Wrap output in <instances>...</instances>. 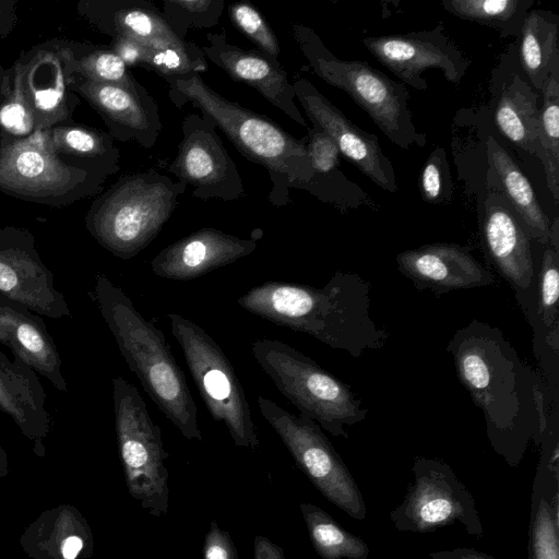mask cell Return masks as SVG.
Masks as SVG:
<instances>
[{
    "instance_id": "8d00e7d4",
    "label": "cell",
    "mask_w": 559,
    "mask_h": 559,
    "mask_svg": "<svg viewBox=\"0 0 559 559\" xmlns=\"http://www.w3.org/2000/svg\"><path fill=\"white\" fill-rule=\"evenodd\" d=\"M144 68L154 71L163 79L202 73L209 69L202 49L192 41L180 47L148 50Z\"/></svg>"
},
{
    "instance_id": "7c38bea8",
    "label": "cell",
    "mask_w": 559,
    "mask_h": 559,
    "mask_svg": "<svg viewBox=\"0 0 559 559\" xmlns=\"http://www.w3.org/2000/svg\"><path fill=\"white\" fill-rule=\"evenodd\" d=\"M412 473L413 481L402 503L390 512L397 531L427 533L459 522L469 535L483 537L474 498L450 465L416 456Z\"/></svg>"
},
{
    "instance_id": "ab89813d",
    "label": "cell",
    "mask_w": 559,
    "mask_h": 559,
    "mask_svg": "<svg viewBox=\"0 0 559 559\" xmlns=\"http://www.w3.org/2000/svg\"><path fill=\"white\" fill-rule=\"evenodd\" d=\"M203 559H238L237 550L231 536L222 530L215 521L210 524L204 538Z\"/></svg>"
},
{
    "instance_id": "8fae6325",
    "label": "cell",
    "mask_w": 559,
    "mask_h": 559,
    "mask_svg": "<svg viewBox=\"0 0 559 559\" xmlns=\"http://www.w3.org/2000/svg\"><path fill=\"white\" fill-rule=\"evenodd\" d=\"M258 406L289 451L298 467L331 503L355 520H365L367 508L350 472L321 427L306 415L293 414L259 395Z\"/></svg>"
},
{
    "instance_id": "ee69618b",
    "label": "cell",
    "mask_w": 559,
    "mask_h": 559,
    "mask_svg": "<svg viewBox=\"0 0 559 559\" xmlns=\"http://www.w3.org/2000/svg\"><path fill=\"white\" fill-rule=\"evenodd\" d=\"M14 2L0 1V35H7L12 31L16 22Z\"/></svg>"
},
{
    "instance_id": "5bb4252c",
    "label": "cell",
    "mask_w": 559,
    "mask_h": 559,
    "mask_svg": "<svg viewBox=\"0 0 559 559\" xmlns=\"http://www.w3.org/2000/svg\"><path fill=\"white\" fill-rule=\"evenodd\" d=\"M181 131L182 139L169 171L192 187L194 198L236 201L243 197L240 173L211 119L190 112L182 120Z\"/></svg>"
},
{
    "instance_id": "ac0fdd59",
    "label": "cell",
    "mask_w": 559,
    "mask_h": 559,
    "mask_svg": "<svg viewBox=\"0 0 559 559\" xmlns=\"http://www.w3.org/2000/svg\"><path fill=\"white\" fill-rule=\"evenodd\" d=\"M293 88L311 124L325 132L347 160L381 189L391 193L397 191L394 167L382 152L376 134L347 119L307 79H296Z\"/></svg>"
},
{
    "instance_id": "4dcf8cb0",
    "label": "cell",
    "mask_w": 559,
    "mask_h": 559,
    "mask_svg": "<svg viewBox=\"0 0 559 559\" xmlns=\"http://www.w3.org/2000/svg\"><path fill=\"white\" fill-rule=\"evenodd\" d=\"M443 9L465 21L495 28L502 37H520L534 0H441Z\"/></svg>"
},
{
    "instance_id": "7dc6e473",
    "label": "cell",
    "mask_w": 559,
    "mask_h": 559,
    "mask_svg": "<svg viewBox=\"0 0 559 559\" xmlns=\"http://www.w3.org/2000/svg\"><path fill=\"white\" fill-rule=\"evenodd\" d=\"M4 454H3V451L0 449V461H2Z\"/></svg>"
},
{
    "instance_id": "9c48e42d",
    "label": "cell",
    "mask_w": 559,
    "mask_h": 559,
    "mask_svg": "<svg viewBox=\"0 0 559 559\" xmlns=\"http://www.w3.org/2000/svg\"><path fill=\"white\" fill-rule=\"evenodd\" d=\"M115 426L129 492L151 515L168 512L169 473L162 430L138 389L122 377L112 379Z\"/></svg>"
},
{
    "instance_id": "3957f363",
    "label": "cell",
    "mask_w": 559,
    "mask_h": 559,
    "mask_svg": "<svg viewBox=\"0 0 559 559\" xmlns=\"http://www.w3.org/2000/svg\"><path fill=\"white\" fill-rule=\"evenodd\" d=\"M164 80L168 84V97L177 108L191 103L224 132L246 159L267 171L272 183L267 200L274 206L286 205L288 190L298 189L313 177L306 139H296L270 118L228 100L199 73Z\"/></svg>"
},
{
    "instance_id": "8992f818",
    "label": "cell",
    "mask_w": 559,
    "mask_h": 559,
    "mask_svg": "<svg viewBox=\"0 0 559 559\" xmlns=\"http://www.w3.org/2000/svg\"><path fill=\"white\" fill-rule=\"evenodd\" d=\"M292 35L312 72L328 84L346 92L386 138L401 148L424 147L409 107V92L403 83L361 60H342L309 26L292 25Z\"/></svg>"
},
{
    "instance_id": "d6a6232c",
    "label": "cell",
    "mask_w": 559,
    "mask_h": 559,
    "mask_svg": "<svg viewBox=\"0 0 559 559\" xmlns=\"http://www.w3.org/2000/svg\"><path fill=\"white\" fill-rule=\"evenodd\" d=\"M539 107L538 158L544 166L547 187L556 203L559 202V62L546 79Z\"/></svg>"
},
{
    "instance_id": "30bf717a",
    "label": "cell",
    "mask_w": 559,
    "mask_h": 559,
    "mask_svg": "<svg viewBox=\"0 0 559 559\" xmlns=\"http://www.w3.org/2000/svg\"><path fill=\"white\" fill-rule=\"evenodd\" d=\"M166 317L212 418L226 426L237 447H259L243 386L223 349L210 334L190 319L177 313H168Z\"/></svg>"
},
{
    "instance_id": "bcb514c9",
    "label": "cell",
    "mask_w": 559,
    "mask_h": 559,
    "mask_svg": "<svg viewBox=\"0 0 559 559\" xmlns=\"http://www.w3.org/2000/svg\"><path fill=\"white\" fill-rule=\"evenodd\" d=\"M4 73H5V69L0 64V81L3 78Z\"/></svg>"
},
{
    "instance_id": "60d3db41",
    "label": "cell",
    "mask_w": 559,
    "mask_h": 559,
    "mask_svg": "<svg viewBox=\"0 0 559 559\" xmlns=\"http://www.w3.org/2000/svg\"><path fill=\"white\" fill-rule=\"evenodd\" d=\"M110 49L129 67H143L148 49L138 40L122 34L114 35Z\"/></svg>"
},
{
    "instance_id": "5b68a950",
    "label": "cell",
    "mask_w": 559,
    "mask_h": 559,
    "mask_svg": "<svg viewBox=\"0 0 559 559\" xmlns=\"http://www.w3.org/2000/svg\"><path fill=\"white\" fill-rule=\"evenodd\" d=\"M186 189L153 168L124 175L92 201L85 226L104 249L129 260L156 238Z\"/></svg>"
},
{
    "instance_id": "7402d4cb",
    "label": "cell",
    "mask_w": 559,
    "mask_h": 559,
    "mask_svg": "<svg viewBox=\"0 0 559 559\" xmlns=\"http://www.w3.org/2000/svg\"><path fill=\"white\" fill-rule=\"evenodd\" d=\"M257 247V238L204 227L162 249L151 261V270L162 278L190 281L249 255Z\"/></svg>"
},
{
    "instance_id": "7bdbcfd3",
    "label": "cell",
    "mask_w": 559,
    "mask_h": 559,
    "mask_svg": "<svg viewBox=\"0 0 559 559\" xmlns=\"http://www.w3.org/2000/svg\"><path fill=\"white\" fill-rule=\"evenodd\" d=\"M429 559H496L469 548H455L429 554Z\"/></svg>"
},
{
    "instance_id": "44dd1931",
    "label": "cell",
    "mask_w": 559,
    "mask_h": 559,
    "mask_svg": "<svg viewBox=\"0 0 559 559\" xmlns=\"http://www.w3.org/2000/svg\"><path fill=\"white\" fill-rule=\"evenodd\" d=\"M399 271L418 289L436 295L452 290L490 286L493 275L457 243L437 242L403 251L396 255Z\"/></svg>"
},
{
    "instance_id": "4316f807",
    "label": "cell",
    "mask_w": 559,
    "mask_h": 559,
    "mask_svg": "<svg viewBox=\"0 0 559 559\" xmlns=\"http://www.w3.org/2000/svg\"><path fill=\"white\" fill-rule=\"evenodd\" d=\"M493 79L492 114L498 131L516 147L538 157V94L516 70L504 79Z\"/></svg>"
},
{
    "instance_id": "f35d334b",
    "label": "cell",
    "mask_w": 559,
    "mask_h": 559,
    "mask_svg": "<svg viewBox=\"0 0 559 559\" xmlns=\"http://www.w3.org/2000/svg\"><path fill=\"white\" fill-rule=\"evenodd\" d=\"M418 186L421 198L430 204H447L453 197V182L447 153L443 147H436L424 164Z\"/></svg>"
},
{
    "instance_id": "f6af8a7d",
    "label": "cell",
    "mask_w": 559,
    "mask_h": 559,
    "mask_svg": "<svg viewBox=\"0 0 559 559\" xmlns=\"http://www.w3.org/2000/svg\"><path fill=\"white\" fill-rule=\"evenodd\" d=\"M83 547V542L79 536L68 537L62 545V556L64 559H75Z\"/></svg>"
},
{
    "instance_id": "1f68e13d",
    "label": "cell",
    "mask_w": 559,
    "mask_h": 559,
    "mask_svg": "<svg viewBox=\"0 0 559 559\" xmlns=\"http://www.w3.org/2000/svg\"><path fill=\"white\" fill-rule=\"evenodd\" d=\"M299 507L311 544L322 559H368V545L345 531L323 509L308 502Z\"/></svg>"
},
{
    "instance_id": "6da1fadb",
    "label": "cell",
    "mask_w": 559,
    "mask_h": 559,
    "mask_svg": "<svg viewBox=\"0 0 559 559\" xmlns=\"http://www.w3.org/2000/svg\"><path fill=\"white\" fill-rule=\"evenodd\" d=\"M461 384L483 412L493 451L511 467L547 428V391L499 328L472 320L447 345Z\"/></svg>"
},
{
    "instance_id": "d6986e66",
    "label": "cell",
    "mask_w": 559,
    "mask_h": 559,
    "mask_svg": "<svg viewBox=\"0 0 559 559\" xmlns=\"http://www.w3.org/2000/svg\"><path fill=\"white\" fill-rule=\"evenodd\" d=\"M70 88L97 111L112 139L132 141L144 148L155 145L163 123L154 97L142 84L130 88L73 73Z\"/></svg>"
},
{
    "instance_id": "83f0119b",
    "label": "cell",
    "mask_w": 559,
    "mask_h": 559,
    "mask_svg": "<svg viewBox=\"0 0 559 559\" xmlns=\"http://www.w3.org/2000/svg\"><path fill=\"white\" fill-rule=\"evenodd\" d=\"M533 484L530 559H559V442L542 444Z\"/></svg>"
},
{
    "instance_id": "484cf974",
    "label": "cell",
    "mask_w": 559,
    "mask_h": 559,
    "mask_svg": "<svg viewBox=\"0 0 559 559\" xmlns=\"http://www.w3.org/2000/svg\"><path fill=\"white\" fill-rule=\"evenodd\" d=\"M46 392L36 372L0 350V412L10 416L29 439L39 441L49 431L51 416Z\"/></svg>"
},
{
    "instance_id": "f1b7e54d",
    "label": "cell",
    "mask_w": 559,
    "mask_h": 559,
    "mask_svg": "<svg viewBox=\"0 0 559 559\" xmlns=\"http://www.w3.org/2000/svg\"><path fill=\"white\" fill-rule=\"evenodd\" d=\"M45 132L53 152L67 164L105 178L120 170V152L108 132L71 123Z\"/></svg>"
},
{
    "instance_id": "e575fe53",
    "label": "cell",
    "mask_w": 559,
    "mask_h": 559,
    "mask_svg": "<svg viewBox=\"0 0 559 559\" xmlns=\"http://www.w3.org/2000/svg\"><path fill=\"white\" fill-rule=\"evenodd\" d=\"M75 73L99 83L135 88L141 85L123 61L109 48L75 43Z\"/></svg>"
},
{
    "instance_id": "9a60e30c",
    "label": "cell",
    "mask_w": 559,
    "mask_h": 559,
    "mask_svg": "<svg viewBox=\"0 0 559 559\" xmlns=\"http://www.w3.org/2000/svg\"><path fill=\"white\" fill-rule=\"evenodd\" d=\"M480 231L488 260L512 287L530 321L536 308L537 258L532 238L500 191H490L485 201Z\"/></svg>"
},
{
    "instance_id": "ffe728a7",
    "label": "cell",
    "mask_w": 559,
    "mask_h": 559,
    "mask_svg": "<svg viewBox=\"0 0 559 559\" xmlns=\"http://www.w3.org/2000/svg\"><path fill=\"white\" fill-rule=\"evenodd\" d=\"M201 49L205 58L231 80L253 87L295 122L309 128L296 106L293 84L277 60L258 49L248 50L230 44L224 33H209Z\"/></svg>"
},
{
    "instance_id": "277c9868",
    "label": "cell",
    "mask_w": 559,
    "mask_h": 559,
    "mask_svg": "<svg viewBox=\"0 0 559 559\" xmlns=\"http://www.w3.org/2000/svg\"><path fill=\"white\" fill-rule=\"evenodd\" d=\"M93 298L122 357L150 399L186 439L202 441L195 402L164 333L105 275L96 277Z\"/></svg>"
},
{
    "instance_id": "603a6c76",
    "label": "cell",
    "mask_w": 559,
    "mask_h": 559,
    "mask_svg": "<svg viewBox=\"0 0 559 559\" xmlns=\"http://www.w3.org/2000/svg\"><path fill=\"white\" fill-rule=\"evenodd\" d=\"M0 343L15 359L45 377L57 390L67 392L61 358L44 320L24 305L0 295Z\"/></svg>"
},
{
    "instance_id": "f546056e",
    "label": "cell",
    "mask_w": 559,
    "mask_h": 559,
    "mask_svg": "<svg viewBox=\"0 0 559 559\" xmlns=\"http://www.w3.org/2000/svg\"><path fill=\"white\" fill-rule=\"evenodd\" d=\"M519 41V62L527 82L540 91L554 66L559 62V16L543 9H531Z\"/></svg>"
},
{
    "instance_id": "e0dca14e",
    "label": "cell",
    "mask_w": 559,
    "mask_h": 559,
    "mask_svg": "<svg viewBox=\"0 0 559 559\" xmlns=\"http://www.w3.org/2000/svg\"><path fill=\"white\" fill-rule=\"evenodd\" d=\"M0 295L51 319L71 317V310L44 264L34 235L26 228H0Z\"/></svg>"
},
{
    "instance_id": "52a82bcc",
    "label": "cell",
    "mask_w": 559,
    "mask_h": 559,
    "mask_svg": "<svg viewBox=\"0 0 559 559\" xmlns=\"http://www.w3.org/2000/svg\"><path fill=\"white\" fill-rule=\"evenodd\" d=\"M251 353L300 414L332 436L348 438L346 427L367 418L368 409L347 384L290 345L258 338L251 344Z\"/></svg>"
},
{
    "instance_id": "b9f144b4",
    "label": "cell",
    "mask_w": 559,
    "mask_h": 559,
    "mask_svg": "<svg viewBox=\"0 0 559 559\" xmlns=\"http://www.w3.org/2000/svg\"><path fill=\"white\" fill-rule=\"evenodd\" d=\"M254 559H285L284 549L269 538L258 535L253 542Z\"/></svg>"
},
{
    "instance_id": "2e32d148",
    "label": "cell",
    "mask_w": 559,
    "mask_h": 559,
    "mask_svg": "<svg viewBox=\"0 0 559 559\" xmlns=\"http://www.w3.org/2000/svg\"><path fill=\"white\" fill-rule=\"evenodd\" d=\"M361 41L404 85L417 91L428 88L421 74L429 69L440 70L448 82L457 85L471 66L441 24L429 31L368 36Z\"/></svg>"
},
{
    "instance_id": "cb8c5ba5",
    "label": "cell",
    "mask_w": 559,
    "mask_h": 559,
    "mask_svg": "<svg viewBox=\"0 0 559 559\" xmlns=\"http://www.w3.org/2000/svg\"><path fill=\"white\" fill-rule=\"evenodd\" d=\"M78 11L98 31L114 36L127 35L148 50L183 46L180 39L148 0H85Z\"/></svg>"
},
{
    "instance_id": "4fadbf2b",
    "label": "cell",
    "mask_w": 559,
    "mask_h": 559,
    "mask_svg": "<svg viewBox=\"0 0 559 559\" xmlns=\"http://www.w3.org/2000/svg\"><path fill=\"white\" fill-rule=\"evenodd\" d=\"M73 41L53 39L21 53L14 73L37 130L69 123L80 103L70 88L76 71Z\"/></svg>"
},
{
    "instance_id": "d590c367",
    "label": "cell",
    "mask_w": 559,
    "mask_h": 559,
    "mask_svg": "<svg viewBox=\"0 0 559 559\" xmlns=\"http://www.w3.org/2000/svg\"><path fill=\"white\" fill-rule=\"evenodd\" d=\"M224 10V0H163L162 16L182 40L191 28L214 27Z\"/></svg>"
},
{
    "instance_id": "7a4b0ae2",
    "label": "cell",
    "mask_w": 559,
    "mask_h": 559,
    "mask_svg": "<svg viewBox=\"0 0 559 559\" xmlns=\"http://www.w3.org/2000/svg\"><path fill=\"white\" fill-rule=\"evenodd\" d=\"M370 301V284L352 272L334 273L321 288L265 282L237 299L248 312L355 358L383 347L389 337L371 318Z\"/></svg>"
},
{
    "instance_id": "ba28073f",
    "label": "cell",
    "mask_w": 559,
    "mask_h": 559,
    "mask_svg": "<svg viewBox=\"0 0 559 559\" xmlns=\"http://www.w3.org/2000/svg\"><path fill=\"white\" fill-rule=\"evenodd\" d=\"M106 179L63 162L45 130L23 139L0 138V191L13 198L62 207L98 195Z\"/></svg>"
},
{
    "instance_id": "836d02e7",
    "label": "cell",
    "mask_w": 559,
    "mask_h": 559,
    "mask_svg": "<svg viewBox=\"0 0 559 559\" xmlns=\"http://www.w3.org/2000/svg\"><path fill=\"white\" fill-rule=\"evenodd\" d=\"M307 151L313 177L298 187L321 201L341 204L337 195L342 183L347 182L338 171L341 153L333 140L318 127L307 130Z\"/></svg>"
},
{
    "instance_id": "d4e9b609",
    "label": "cell",
    "mask_w": 559,
    "mask_h": 559,
    "mask_svg": "<svg viewBox=\"0 0 559 559\" xmlns=\"http://www.w3.org/2000/svg\"><path fill=\"white\" fill-rule=\"evenodd\" d=\"M487 156L497 191L506 197L530 237L542 246L559 249L558 217L549 219L527 177L492 135L487 140Z\"/></svg>"
},
{
    "instance_id": "74e56055",
    "label": "cell",
    "mask_w": 559,
    "mask_h": 559,
    "mask_svg": "<svg viewBox=\"0 0 559 559\" xmlns=\"http://www.w3.org/2000/svg\"><path fill=\"white\" fill-rule=\"evenodd\" d=\"M228 15L234 26L255 44L258 50L273 60H277L281 52L278 39L269 23L252 4L248 2L230 3Z\"/></svg>"
}]
</instances>
